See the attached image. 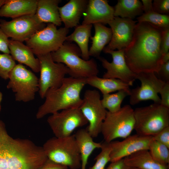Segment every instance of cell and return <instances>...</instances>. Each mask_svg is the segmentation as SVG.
Instances as JSON below:
<instances>
[{
	"mask_svg": "<svg viewBox=\"0 0 169 169\" xmlns=\"http://www.w3.org/2000/svg\"><path fill=\"white\" fill-rule=\"evenodd\" d=\"M163 29L146 22L136 23L132 40L124 52L127 64L133 72H158L163 64Z\"/></svg>",
	"mask_w": 169,
	"mask_h": 169,
	"instance_id": "1",
	"label": "cell"
},
{
	"mask_svg": "<svg viewBox=\"0 0 169 169\" xmlns=\"http://www.w3.org/2000/svg\"><path fill=\"white\" fill-rule=\"evenodd\" d=\"M48 159L42 146L13 138L0 120V169H38Z\"/></svg>",
	"mask_w": 169,
	"mask_h": 169,
	"instance_id": "2",
	"label": "cell"
},
{
	"mask_svg": "<svg viewBox=\"0 0 169 169\" xmlns=\"http://www.w3.org/2000/svg\"><path fill=\"white\" fill-rule=\"evenodd\" d=\"M86 79L65 77L59 87L49 90L44 102L38 108L36 118L40 119L64 109L79 108L83 101L80 93L87 84Z\"/></svg>",
	"mask_w": 169,
	"mask_h": 169,
	"instance_id": "3",
	"label": "cell"
},
{
	"mask_svg": "<svg viewBox=\"0 0 169 169\" xmlns=\"http://www.w3.org/2000/svg\"><path fill=\"white\" fill-rule=\"evenodd\" d=\"M53 61L65 65L69 74L76 78H87L97 76L99 73L97 64L93 59L86 60L81 56L80 50L76 44L65 41L56 51L50 53Z\"/></svg>",
	"mask_w": 169,
	"mask_h": 169,
	"instance_id": "4",
	"label": "cell"
},
{
	"mask_svg": "<svg viewBox=\"0 0 169 169\" xmlns=\"http://www.w3.org/2000/svg\"><path fill=\"white\" fill-rule=\"evenodd\" d=\"M136 134L153 136L169 126V108L154 103L134 110Z\"/></svg>",
	"mask_w": 169,
	"mask_h": 169,
	"instance_id": "5",
	"label": "cell"
},
{
	"mask_svg": "<svg viewBox=\"0 0 169 169\" xmlns=\"http://www.w3.org/2000/svg\"><path fill=\"white\" fill-rule=\"evenodd\" d=\"M48 159L70 169L81 168L80 155L74 135L48 140L42 146Z\"/></svg>",
	"mask_w": 169,
	"mask_h": 169,
	"instance_id": "6",
	"label": "cell"
},
{
	"mask_svg": "<svg viewBox=\"0 0 169 169\" xmlns=\"http://www.w3.org/2000/svg\"><path fill=\"white\" fill-rule=\"evenodd\" d=\"M135 123L134 109L129 105L115 112L107 111L101 131L105 141L110 143L116 138L127 137L134 130Z\"/></svg>",
	"mask_w": 169,
	"mask_h": 169,
	"instance_id": "7",
	"label": "cell"
},
{
	"mask_svg": "<svg viewBox=\"0 0 169 169\" xmlns=\"http://www.w3.org/2000/svg\"><path fill=\"white\" fill-rule=\"evenodd\" d=\"M69 29H57L53 24L48 23L25 41L26 45L35 55L45 54L57 50L65 41Z\"/></svg>",
	"mask_w": 169,
	"mask_h": 169,
	"instance_id": "8",
	"label": "cell"
},
{
	"mask_svg": "<svg viewBox=\"0 0 169 169\" xmlns=\"http://www.w3.org/2000/svg\"><path fill=\"white\" fill-rule=\"evenodd\" d=\"M7 85L15 93L18 101L28 102L34 99L38 91V79L23 64H16L10 72Z\"/></svg>",
	"mask_w": 169,
	"mask_h": 169,
	"instance_id": "9",
	"label": "cell"
},
{
	"mask_svg": "<svg viewBox=\"0 0 169 169\" xmlns=\"http://www.w3.org/2000/svg\"><path fill=\"white\" fill-rule=\"evenodd\" d=\"M36 56L40 65L38 92L41 98L43 99L49 90L56 88L61 85L69 71L63 64L54 62L50 53Z\"/></svg>",
	"mask_w": 169,
	"mask_h": 169,
	"instance_id": "10",
	"label": "cell"
},
{
	"mask_svg": "<svg viewBox=\"0 0 169 169\" xmlns=\"http://www.w3.org/2000/svg\"><path fill=\"white\" fill-rule=\"evenodd\" d=\"M79 109L89 123L86 130L93 138L97 137L101 133L107 111L102 105L99 92L86 90Z\"/></svg>",
	"mask_w": 169,
	"mask_h": 169,
	"instance_id": "11",
	"label": "cell"
},
{
	"mask_svg": "<svg viewBox=\"0 0 169 169\" xmlns=\"http://www.w3.org/2000/svg\"><path fill=\"white\" fill-rule=\"evenodd\" d=\"M47 121L55 137L71 135L77 128L86 125L88 121L79 108H71L51 114Z\"/></svg>",
	"mask_w": 169,
	"mask_h": 169,
	"instance_id": "12",
	"label": "cell"
},
{
	"mask_svg": "<svg viewBox=\"0 0 169 169\" xmlns=\"http://www.w3.org/2000/svg\"><path fill=\"white\" fill-rule=\"evenodd\" d=\"M35 14L26 15L10 21L0 20V27L11 39L23 42L29 39L35 33L44 28Z\"/></svg>",
	"mask_w": 169,
	"mask_h": 169,
	"instance_id": "13",
	"label": "cell"
},
{
	"mask_svg": "<svg viewBox=\"0 0 169 169\" xmlns=\"http://www.w3.org/2000/svg\"><path fill=\"white\" fill-rule=\"evenodd\" d=\"M136 74V79L140 80L141 85L131 90L130 104L135 105L147 100H151L154 103L160 104L161 98L158 94L166 82L159 79L154 73Z\"/></svg>",
	"mask_w": 169,
	"mask_h": 169,
	"instance_id": "14",
	"label": "cell"
},
{
	"mask_svg": "<svg viewBox=\"0 0 169 169\" xmlns=\"http://www.w3.org/2000/svg\"><path fill=\"white\" fill-rule=\"evenodd\" d=\"M124 49L104 52L111 55L112 60L111 62L103 57L100 56L97 58L106 70L103 76V78L119 79L130 86H132L136 79V74L133 72L127 64L124 56Z\"/></svg>",
	"mask_w": 169,
	"mask_h": 169,
	"instance_id": "15",
	"label": "cell"
},
{
	"mask_svg": "<svg viewBox=\"0 0 169 169\" xmlns=\"http://www.w3.org/2000/svg\"><path fill=\"white\" fill-rule=\"evenodd\" d=\"M137 22L128 18L115 17L108 23L112 31V38L103 51L120 50L126 48L132 40Z\"/></svg>",
	"mask_w": 169,
	"mask_h": 169,
	"instance_id": "16",
	"label": "cell"
},
{
	"mask_svg": "<svg viewBox=\"0 0 169 169\" xmlns=\"http://www.w3.org/2000/svg\"><path fill=\"white\" fill-rule=\"evenodd\" d=\"M152 136L137 134L130 135L122 141H112L110 143L111 151L110 162L115 161L140 151L148 150Z\"/></svg>",
	"mask_w": 169,
	"mask_h": 169,
	"instance_id": "17",
	"label": "cell"
},
{
	"mask_svg": "<svg viewBox=\"0 0 169 169\" xmlns=\"http://www.w3.org/2000/svg\"><path fill=\"white\" fill-rule=\"evenodd\" d=\"M82 24L108 23L113 19L114 8L107 0H88Z\"/></svg>",
	"mask_w": 169,
	"mask_h": 169,
	"instance_id": "18",
	"label": "cell"
},
{
	"mask_svg": "<svg viewBox=\"0 0 169 169\" xmlns=\"http://www.w3.org/2000/svg\"><path fill=\"white\" fill-rule=\"evenodd\" d=\"M38 0H6L0 8V17L13 19L36 13Z\"/></svg>",
	"mask_w": 169,
	"mask_h": 169,
	"instance_id": "19",
	"label": "cell"
},
{
	"mask_svg": "<svg viewBox=\"0 0 169 169\" xmlns=\"http://www.w3.org/2000/svg\"><path fill=\"white\" fill-rule=\"evenodd\" d=\"M88 2L87 0H70L63 6L59 7L60 17L65 27L69 29L78 25Z\"/></svg>",
	"mask_w": 169,
	"mask_h": 169,
	"instance_id": "20",
	"label": "cell"
},
{
	"mask_svg": "<svg viewBox=\"0 0 169 169\" xmlns=\"http://www.w3.org/2000/svg\"><path fill=\"white\" fill-rule=\"evenodd\" d=\"M8 48L10 54L15 60L24 64L36 73L39 72V59L36 58L32 50L23 42L9 39Z\"/></svg>",
	"mask_w": 169,
	"mask_h": 169,
	"instance_id": "21",
	"label": "cell"
},
{
	"mask_svg": "<svg viewBox=\"0 0 169 169\" xmlns=\"http://www.w3.org/2000/svg\"><path fill=\"white\" fill-rule=\"evenodd\" d=\"M60 0H38L35 14L39 20L45 23H51L60 26L62 21L59 11Z\"/></svg>",
	"mask_w": 169,
	"mask_h": 169,
	"instance_id": "22",
	"label": "cell"
},
{
	"mask_svg": "<svg viewBox=\"0 0 169 169\" xmlns=\"http://www.w3.org/2000/svg\"><path fill=\"white\" fill-rule=\"evenodd\" d=\"M74 136L80 155V168L86 169L89 157L95 149L101 148L102 143L95 142L86 129L79 130Z\"/></svg>",
	"mask_w": 169,
	"mask_h": 169,
	"instance_id": "23",
	"label": "cell"
},
{
	"mask_svg": "<svg viewBox=\"0 0 169 169\" xmlns=\"http://www.w3.org/2000/svg\"><path fill=\"white\" fill-rule=\"evenodd\" d=\"M124 159L125 164L129 167L137 169H169L154 160L148 150L137 151Z\"/></svg>",
	"mask_w": 169,
	"mask_h": 169,
	"instance_id": "24",
	"label": "cell"
},
{
	"mask_svg": "<svg viewBox=\"0 0 169 169\" xmlns=\"http://www.w3.org/2000/svg\"><path fill=\"white\" fill-rule=\"evenodd\" d=\"M94 24L95 34L90 37L92 44L89 50V56L98 58L105 47L110 42L112 36L110 28L100 23Z\"/></svg>",
	"mask_w": 169,
	"mask_h": 169,
	"instance_id": "25",
	"label": "cell"
},
{
	"mask_svg": "<svg viewBox=\"0 0 169 169\" xmlns=\"http://www.w3.org/2000/svg\"><path fill=\"white\" fill-rule=\"evenodd\" d=\"M86 84L99 90L103 95L121 90L130 94V86L118 79L101 78L94 76L86 79Z\"/></svg>",
	"mask_w": 169,
	"mask_h": 169,
	"instance_id": "26",
	"label": "cell"
},
{
	"mask_svg": "<svg viewBox=\"0 0 169 169\" xmlns=\"http://www.w3.org/2000/svg\"><path fill=\"white\" fill-rule=\"evenodd\" d=\"M92 27V24L78 25L74 31L66 38L65 41L71 43L74 41L77 44L81 52L82 58L86 60L90 59L88 42L91 37Z\"/></svg>",
	"mask_w": 169,
	"mask_h": 169,
	"instance_id": "27",
	"label": "cell"
},
{
	"mask_svg": "<svg viewBox=\"0 0 169 169\" xmlns=\"http://www.w3.org/2000/svg\"><path fill=\"white\" fill-rule=\"evenodd\" d=\"M114 8V16L133 20L144 13L141 1L139 0H118Z\"/></svg>",
	"mask_w": 169,
	"mask_h": 169,
	"instance_id": "28",
	"label": "cell"
},
{
	"mask_svg": "<svg viewBox=\"0 0 169 169\" xmlns=\"http://www.w3.org/2000/svg\"><path fill=\"white\" fill-rule=\"evenodd\" d=\"M130 94L124 90L118 91L115 93L103 95L101 103L103 106L108 111L114 113L121 108V104L124 99Z\"/></svg>",
	"mask_w": 169,
	"mask_h": 169,
	"instance_id": "29",
	"label": "cell"
},
{
	"mask_svg": "<svg viewBox=\"0 0 169 169\" xmlns=\"http://www.w3.org/2000/svg\"><path fill=\"white\" fill-rule=\"evenodd\" d=\"M169 148L164 145L152 139L149 145L148 151L156 161L169 168Z\"/></svg>",
	"mask_w": 169,
	"mask_h": 169,
	"instance_id": "30",
	"label": "cell"
},
{
	"mask_svg": "<svg viewBox=\"0 0 169 169\" xmlns=\"http://www.w3.org/2000/svg\"><path fill=\"white\" fill-rule=\"evenodd\" d=\"M137 22H146L163 29L169 28V15L161 14L154 11L143 13L136 18Z\"/></svg>",
	"mask_w": 169,
	"mask_h": 169,
	"instance_id": "31",
	"label": "cell"
},
{
	"mask_svg": "<svg viewBox=\"0 0 169 169\" xmlns=\"http://www.w3.org/2000/svg\"><path fill=\"white\" fill-rule=\"evenodd\" d=\"M101 150L96 157L95 163L89 169H105L107 163L110 162L111 147L110 143L104 141L102 143Z\"/></svg>",
	"mask_w": 169,
	"mask_h": 169,
	"instance_id": "32",
	"label": "cell"
},
{
	"mask_svg": "<svg viewBox=\"0 0 169 169\" xmlns=\"http://www.w3.org/2000/svg\"><path fill=\"white\" fill-rule=\"evenodd\" d=\"M15 60L9 54H0V77L7 80L16 65Z\"/></svg>",
	"mask_w": 169,
	"mask_h": 169,
	"instance_id": "33",
	"label": "cell"
},
{
	"mask_svg": "<svg viewBox=\"0 0 169 169\" xmlns=\"http://www.w3.org/2000/svg\"><path fill=\"white\" fill-rule=\"evenodd\" d=\"M153 10L157 13L164 15L169 14V0H154L152 2Z\"/></svg>",
	"mask_w": 169,
	"mask_h": 169,
	"instance_id": "34",
	"label": "cell"
},
{
	"mask_svg": "<svg viewBox=\"0 0 169 169\" xmlns=\"http://www.w3.org/2000/svg\"><path fill=\"white\" fill-rule=\"evenodd\" d=\"M152 139L169 148V126L162 130L155 135Z\"/></svg>",
	"mask_w": 169,
	"mask_h": 169,
	"instance_id": "35",
	"label": "cell"
},
{
	"mask_svg": "<svg viewBox=\"0 0 169 169\" xmlns=\"http://www.w3.org/2000/svg\"><path fill=\"white\" fill-rule=\"evenodd\" d=\"M161 105L169 108V82H166L159 91Z\"/></svg>",
	"mask_w": 169,
	"mask_h": 169,
	"instance_id": "36",
	"label": "cell"
},
{
	"mask_svg": "<svg viewBox=\"0 0 169 169\" xmlns=\"http://www.w3.org/2000/svg\"><path fill=\"white\" fill-rule=\"evenodd\" d=\"M161 47L163 55L169 52V28L163 30L161 39Z\"/></svg>",
	"mask_w": 169,
	"mask_h": 169,
	"instance_id": "37",
	"label": "cell"
},
{
	"mask_svg": "<svg viewBox=\"0 0 169 169\" xmlns=\"http://www.w3.org/2000/svg\"><path fill=\"white\" fill-rule=\"evenodd\" d=\"M9 40L0 27V51L4 53L10 54L8 48Z\"/></svg>",
	"mask_w": 169,
	"mask_h": 169,
	"instance_id": "38",
	"label": "cell"
},
{
	"mask_svg": "<svg viewBox=\"0 0 169 169\" xmlns=\"http://www.w3.org/2000/svg\"><path fill=\"white\" fill-rule=\"evenodd\" d=\"M156 74L160 79L165 82H169V61L162 64Z\"/></svg>",
	"mask_w": 169,
	"mask_h": 169,
	"instance_id": "39",
	"label": "cell"
},
{
	"mask_svg": "<svg viewBox=\"0 0 169 169\" xmlns=\"http://www.w3.org/2000/svg\"><path fill=\"white\" fill-rule=\"evenodd\" d=\"M66 166L56 163L48 159L38 169H68Z\"/></svg>",
	"mask_w": 169,
	"mask_h": 169,
	"instance_id": "40",
	"label": "cell"
},
{
	"mask_svg": "<svg viewBox=\"0 0 169 169\" xmlns=\"http://www.w3.org/2000/svg\"><path fill=\"white\" fill-rule=\"evenodd\" d=\"M110 162L105 169H129V168L125 164L124 158Z\"/></svg>",
	"mask_w": 169,
	"mask_h": 169,
	"instance_id": "41",
	"label": "cell"
},
{
	"mask_svg": "<svg viewBox=\"0 0 169 169\" xmlns=\"http://www.w3.org/2000/svg\"><path fill=\"white\" fill-rule=\"evenodd\" d=\"M144 13H147L153 11L152 0H142L141 1Z\"/></svg>",
	"mask_w": 169,
	"mask_h": 169,
	"instance_id": "42",
	"label": "cell"
},
{
	"mask_svg": "<svg viewBox=\"0 0 169 169\" xmlns=\"http://www.w3.org/2000/svg\"><path fill=\"white\" fill-rule=\"evenodd\" d=\"M169 61V52L163 55L162 58L163 64Z\"/></svg>",
	"mask_w": 169,
	"mask_h": 169,
	"instance_id": "43",
	"label": "cell"
},
{
	"mask_svg": "<svg viewBox=\"0 0 169 169\" xmlns=\"http://www.w3.org/2000/svg\"><path fill=\"white\" fill-rule=\"evenodd\" d=\"M3 99V94L0 91V111L1 110V103Z\"/></svg>",
	"mask_w": 169,
	"mask_h": 169,
	"instance_id": "44",
	"label": "cell"
},
{
	"mask_svg": "<svg viewBox=\"0 0 169 169\" xmlns=\"http://www.w3.org/2000/svg\"><path fill=\"white\" fill-rule=\"evenodd\" d=\"M6 0H0V8L6 2Z\"/></svg>",
	"mask_w": 169,
	"mask_h": 169,
	"instance_id": "45",
	"label": "cell"
},
{
	"mask_svg": "<svg viewBox=\"0 0 169 169\" xmlns=\"http://www.w3.org/2000/svg\"><path fill=\"white\" fill-rule=\"evenodd\" d=\"M129 169H137L135 168L129 167Z\"/></svg>",
	"mask_w": 169,
	"mask_h": 169,
	"instance_id": "46",
	"label": "cell"
}]
</instances>
